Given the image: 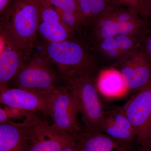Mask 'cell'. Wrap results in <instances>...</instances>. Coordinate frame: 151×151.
Listing matches in <instances>:
<instances>
[{"mask_svg":"<svg viewBox=\"0 0 151 151\" xmlns=\"http://www.w3.org/2000/svg\"><path fill=\"white\" fill-rule=\"evenodd\" d=\"M1 15V37L14 48L29 51L37 39V0H12Z\"/></svg>","mask_w":151,"mask_h":151,"instance_id":"obj_1","label":"cell"},{"mask_svg":"<svg viewBox=\"0 0 151 151\" xmlns=\"http://www.w3.org/2000/svg\"><path fill=\"white\" fill-rule=\"evenodd\" d=\"M65 81L81 116L84 132H100L105 112L92 72L74 76Z\"/></svg>","mask_w":151,"mask_h":151,"instance_id":"obj_2","label":"cell"},{"mask_svg":"<svg viewBox=\"0 0 151 151\" xmlns=\"http://www.w3.org/2000/svg\"><path fill=\"white\" fill-rule=\"evenodd\" d=\"M46 42L40 56L55 65L64 81L81 73L93 72V60L81 43L72 39Z\"/></svg>","mask_w":151,"mask_h":151,"instance_id":"obj_3","label":"cell"},{"mask_svg":"<svg viewBox=\"0 0 151 151\" xmlns=\"http://www.w3.org/2000/svg\"><path fill=\"white\" fill-rule=\"evenodd\" d=\"M92 23L93 36L97 42L119 35L139 36L145 29L137 12L116 5L95 18Z\"/></svg>","mask_w":151,"mask_h":151,"instance_id":"obj_4","label":"cell"},{"mask_svg":"<svg viewBox=\"0 0 151 151\" xmlns=\"http://www.w3.org/2000/svg\"><path fill=\"white\" fill-rule=\"evenodd\" d=\"M51 65L40 55L27 61L14 78L17 87L51 94L58 87L55 86L57 76Z\"/></svg>","mask_w":151,"mask_h":151,"instance_id":"obj_5","label":"cell"},{"mask_svg":"<svg viewBox=\"0 0 151 151\" xmlns=\"http://www.w3.org/2000/svg\"><path fill=\"white\" fill-rule=\"evenodd\" d=\"M46 116L35 113L31 119V143L28 151H61L76 136L50 125Z\"/></svg>","mask_w":151,"mask_h":151,"instance_id":"obj_6","label":"cell"},{"mask_svg":"<svg viewBox=\"0 0 151 151\" xmlns=\"http://www.w3.org/2000/svg\"><path fill=\"white\" fill-rule=\"evenodd\" d=\"M123 107L137 133L138 145L144 151L151 135V83L137 92Z\"/></svg>","mask_w":151,"mask_h":151,"instance_id":"obj_7","label":"cell"},{"mask_svg":"<svg viewBox=\"0 0 151 151\" xmlns=\"http://www.w3.org/2000/svg\"><path fill=\"white\" fill-rule=\"evenodd\" d=\"M78 110L72 93L66 86L58 87L51 96L49 116L57 129L76 136L84 131L78 122Z\"/></svg>","mask_w":151,"mask_h":151,"instance_id":"obj_8","label":"cell"},{"mask_svg":"<svg viewBox=\"0 0 151 151\" xmlns=\"http://www.w3.org/2000/svg\"><path fill=\"white\" fill-rule=\"evenodd\" d=\"M127 84L128 91L137 92L151 83V63L138 48L115 63Z\"/></svg>","mask_w":151,"mask_h":151,"instance_id":"obj_9","label":"cell"},{"mask_svg":"<svg viewBox=\"0 0 151 151\" xmlns=\"http://www.w3.org/2000/svg\"><path fill=\"white\" fill-rule=\"evenodd\" d=\"M50 94H45L28 89L8 88L1 91L0 101L4 106L28 112L49 116Z\"/></svg>","mask_w":151,"mask_h":151,"instance_id":"obj_10","label":"cell"},{"mask_svg":"<svg viewBox=\"0 0 151 151\" xmlns=\"http://www.w3.org/2000/svg\"><path fill=\"white\" fill-rule=\"evenodd\" d=\"M38 33L46 42L72 40L74 32L63 21L54 7L37 0Z\"/></svg>","mask_w":151,"mask_h":151,"instance_id":"obj_11","label":"cell"},{"mask_svg":"<svg viewBox=\"0 0 151 151\" xmlns=\"http://www.w3.org/2000/svg\"><path fill=\"white\" fill-rule=\"evenodd\" d=\"M32 114L29 113L22 123L9 120L0 124V151H28Z\"/></svg>","mask_w":151,"mask_h":151,"instance_id":"obj_12","label":"cell"},{"mask_svg":"<svg viewBox=\"0 0 151 151\" xmlns=\"http://www.w3.org/2000/svg\"><path fill=\"white\" fill-rule=\"evenodd\" d=\"M0 38V90L2 91L9 88V82L27 62L29 51L14 48L2 37Z\"/></svg>","mask_w":151,"mask_h":151,"instance_id":"obj_13","label":"cell"},{"mask_svg":"<svg viewBox=\"0 0 151 151\" xmlns=\"http://www.w3.org/2000/svg\"><path fill=\"white\" fill-rule=\"evenodd\" d=\"M100 132L122 142H137V133L123 107L105 112Z\"/></svg>","mask_w":151,"mask_h":151,"instance_id":"obj_14","label":"cell"},{"mask_svg":"<svg viewBox=\"0 0 151 151\" xmlns=\"http://www.w3.org/2000/svg\"><path fill=\"white\" fill-rule=\"evenodd\" d=\"M76 137L80 151H126L138 145L137 141L122 142L102 132L83 131Z\"/></svg>","mask_w":151,"mask_h":151,"instance_id":"obj_15","label":"cell"},{"mask_svg":"<svg viewBox=\"0 0 151 151\" xmlns=\"http://www.w3.org/2000/svg\"><path fill=\"white\" fill-rule=\"evenodd\" d=\"M139 37L119 35L106 38L97 42V49L103 55L116 63L139 48Z\"/></svg>","mask_w":151,"mask_h":151,"instance_id":"obj_16","label":"cell"},{"mask_svg":"<svg viewBox=\"0 0 151 151\" xmlns=\"http://www.w3.org/2000/svg\"><path fill=\"white\" fill-rule=\"evenodd\" d=\"M96 83L99 92L108 98L119 97L128 92L123 76L116 68L102 70L97 78Z\"/></svg>","mask_w":151,"mask_h":151,"instance_id":"obj_17","label":"cell"},{"mask_svg":"<svg viewBox=\"0 0 151 151\" xmlns=\"http://www.w3.org/2000/svg\"><path fill=\"white\" fill-rule=\"evenodd\" d=\"M77 1L86 24L92 22L95 18L115 5L112 0H77Z\"/></svg>","mask_w":151,"mask_h":151,"instance_id":"obj_18","label":"cell"},{"mask_svg":"<svg viewBox=\"0 0 151 151\" xmlns=\"http://www.w3.org/2000/svg\"><path fill=\"white\" fill-rule=\"evenodd\" d=\"M63 22L73 31L86 25V22L81 13L69 12L55 9Z\"/></svg>","mask_w":151,"mask_h":151,"instance_id":"obj_19","label":"cell"},{"mask_svg":"<svg viewBox=\"0 0 151 151\" xmlns=\"http://www.w3.org/2000/svg\"><path fill=\"white\" fill-rule=\"evenodd\" d=\"M47 3L63 11L69 12H81L77 0H44Z\"/></svg>","mask_w":151,"mask_h":151,"instance_id":"obj_20","label":"cell"},{"mask_svg":"<svg viewBox=\"0 0 151 151\" xmlns=\"http://www.w3.org/2000/svg\"><path fill=\"white\" fill-rule=\"evenodd\" d=\"M138 14L151 21V0H139Z\"/></svg>","mask_w":151,"mask_h":151,"instance_id":"obj_21","label":"cell"},{"mask_svg":"<svg viewBox=\"0 0 151 151\" xmlns=\"http://www.w3.org/2000/svg\"><path fill=\"white\" fill-rule=\"evenodd\" d=\"M116 5L123 6L137 12L139 0H112Z\"/></svg>","mask_w":151,"mask_h":151,"instance_id":"obj_22","label":"cell"},{"mask_svg":"<svg viewBox=\"0 0 151 151\" xmlns=\"http://www.w3.org/2000/svg\"><path fill=\"white\" fill-rule=\"evenodd\" d=\"M61 151H80L76 140V137L74 140L68 144Z\"/></svg>","mask_w":151,"mask_h":151,"instance_id":"obj_23","label":"cell"},{"mask_svg":"<svg viewBox=\"0 0 151 151\" xmlns=\"http://www.w3.org/2000/svg\"><path fill=\"white\" fill-rule=\"evenodd\" d=\"M8 121V117L4 107L1 106L0 108V124L5 123Z\"/></svg>","mask_w":151,"mask_h":151,"instance_id":"obj_24","label":"cell"},{"mask_svg":"<svg viewBox=\"0 0 151 151\" xmlns=\"http://www.w3.org/2000/svg\"><path fill=\"white\" fill-rule=\"evenodd\" d=\"M12 0H0V14L7 6Z\"/></svg>","mask_w":151,"mask_h":151,"instance_id":"obj_25","label":"cell"},{"mask_svg":"<svg viewBox=\"0 0 151 151\" xmlns=\"http://www.w3.org/2000/svg\"><path fill=\"white\" fill-rule=\"evenodd\" d=\"M145 49L147 53L151 57V36L146 40Z\"/></svg>","mask_w":151,"mask_h":151,"instance_id":"obj_26","label":"cell"},{"mask_svg":"<svg viewBox=\"0 0 151 151\" xmlns=\"http://www.w3.org/2000/svg\"><path fill=\"white\" fill-rule=\"evenodd\" d=\"M141 149L139 145H137L135 147H133L132 148L129 149L126 151H140Z\"/></svg>","mask_w":151,"mask_h":151,"instance_id":"obj_27","label":"cell"},{"mask_svg":"<svg viewBox=\"0 0 151 151\" xmlns=\"http://www.w3.org/2000/svg\"><path fill=\"white\" fill-rule=\"evenodd\" d=\"M140 151H142V150H140Z\"/></svg>","mask_w":151,"mask_h":151,"instance_id":"obj_28","label":"cell"}]
</instances>
